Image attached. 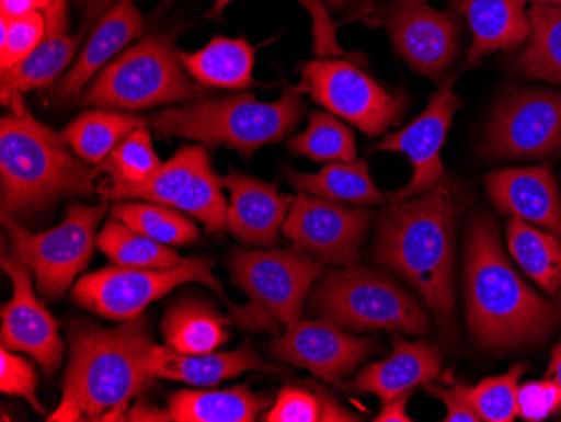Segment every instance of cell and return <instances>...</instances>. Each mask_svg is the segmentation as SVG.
Masks as SVG:
<instances>
[{"instance_id":"cell-1","label":"cell","mask_w":561,"mask_h":422,"mask_svg":"<svg viewBox=\"0 0 561 422\" xmlns=\"http://www.w3.org/2000/svg\"><path fill=\"white\" fill-rule=\"evenodd\" d=\"M456 198L447 185L402 201H390L377 220L371 258L393 271L421 296L436 317L443 339H457L454 264Z\"/></svg>"},{"instance_id":"cell-2","label":"cell","mask_w":561,"mask_h":422,"mask_svg":"<svg viewBox=\"0 0 561 422\" xmlns=\"http://www.w3.org/2000/svg\"><path fill=\"white\" fill-rule=\"evenodd\" d=\"M62 397L50 422L128 421L131 401L147 392L157 377L147 370L151 345L144 315L118 327L72 321Z\"/></svg>"},{"instance_id":"cell-3","label":"cell","mask_w":561,"mask_h":422,"mask_svg":"<svg viewBox=\"0 0 561 422\" xmlns=\"http://www.w3.org/2000/svg\"><path fill=\"white\" fill-rule=\"evenodd\" d=\"M465 300L469 332L486 351L535 345L561 327V305L518 275L486 214L472 217L466 229Z\"/></svg>"},{"instance_id":"cell-4","label":"cell","mask_w":561,"mask_h":422,"mask_svg":"<svg viewBox=\"0 0 561 422\" xmlns=\"http://www.w3.org/2000/svg\"><path fill=\"white\" fill-rule=\"evenodd\" d=\"M12 113L0 122L2 217L30 219L62 198L90 197L96 170L72 152L65 135L34 118L22 94L9 96Z\"/></svg>"},{"instance_id":"cell-5","label":"cell","mask_w":561,"mask_h":422,"mask_svg":"<svg viewBox=\"0 0 561 422\" xmlns=\"http://www.w3.org/2000/svg\"><path fill=\"white\" fill-rule=\"evenodd\" d=\"M305 81L289 87L273 103H263L254 93L202 98L172 106L150 116L153 130L162 137H182L206 147L220 145L249 159L264 145L285 140L305 116Z\"/></svg>"},{"instance_id":"cell-6","label":"cell","mask_w":561,"mask_h":422,"mask_svg":"<svg viewBox=\"0 0 561 422\" xmlns=\"http://www.w3.org/2000/svg\"><path fill=\"white\" fill-rule=\"evenodd\" d=\"M175 39L176 33L153 34L119 53L88 84L81 106L131 113L202 100L207 91L188 75Z\"/></svg>"},{"instance_id":"cell-7","label":"cell","mask_w":561,"mask_h":422,"mask_svg":"<svg viewBox=\"0 0 561 422\" xmlns=\"http://www.w3.org/2000/svg\"><path fill=\"white\" fill-rule=\"evenodd\" d=\"M308 308L348 332H432L427 311L411 293L386 273L358 263L324 271L311 289Z\"/></svg>"},{"instance_id":"cell-8","label":"cell","mask_w":561,"mask_h":422,"mask_svg":"<svg viewBox=\"0 0 561 422\" xmlns=\"http://www.w3.org/2000/svg\"><path fill=\"white\" fill-rule=\"evenodd\" d=\"M227 266L232 283L249 304L231 307V321L248 332L277 333L301 320L311 286L323 275V263L298 250H236Z\"/></svg>"},{"instance_id":"cell-9","label":"cell","mask_w":561,"mask_h":422,"mask_svg":"<svg viewBox=\"0 0 561 422\" xmlns=\"http://www.w3.org/2000/svg\"><path fill=\"white\" fill-rule=\"evenodd\" d=\"M106 204L71 203L61 225L44 232L27 231L19 220L2 217L11 238V254L30 267L37 292L46 300H58L65 295L93 260L94 235L108 210Z\"/></svg>"},{"instance_id":"cell-10","label":"cell","mask_w":561,"mask_h":422,"mask_svg":"<svg viewBox=\"0 0 561 422\" xmlns=\"http://www.w3.org/2000/svg\"><path fill=\"white\" fill-rule=\"evenodd\" d=\"M209 258H191L170 270L108 266L78 280L71 292L72 301L94 315L112 321H126L144 315L145 308L185 283L206 285L226 301V292L213 273Z\"/></svg>"},{"instance_id":"cell-11","label":"cell","mask_w":561,"mask_h":422,"mask_svg":"<svg viewBox=\"0 0 561 422\" xmlns=\"http://www.w3.org/2000/svg\"><path fill=\"white\" fill-rule=\"evenodd\" d=\"M306 91L318 105L352 123L368 137H380L409 109L405 94L392 93L350 61L318 58L302 66Z\"/></svg>"},{"instance_id":"cell-12","label":"cell","mask_w":561,"mask_h":422,"mask_svg":"<svg viewBox=\"0 0 561 422\" xmlns=\"http://www.w3.org/2000/svg\"><path fill=\"white\" fill-rule=\"evenodd\" d=\"M375 213L362 207L298 194L283 223V235L295 248L330 266H348L360 258L362 242Z\"/></svg>"},{"instance_id":"cell-13","label":"cell","mask_w":561,"mask_h":422,"mask_svg":"<svg viewBox=\"0 0 561 422\" xmlns=\"http://www.w3.org/2000/svg\"><path fill=\"white\" fill-rule=\"evenodd\" d=\"M561 150V93L518 90L496 106L486 152L497 159H540Z\"/></svg>"},{"instance_id":"cell-14","label":"cell","mask_w":561,"mask_h":422,"mask_svg":"<svg viewBox=\"0 0 561 422\" xmlns=\"http://www.w3.org/2000/svg\"><path fill=\"white\" fill-rule=\"evenodd\" d=\"M377 352V340L353 335L323 318L296 321L270 345L271 357L306 368L317 379L336 387Z\"/></svg>"},{"instance_id":"cell-15","label":"cell","mask_w":561,"mask_h":422,"mask_svg":"<svg viewBox=\"0 0 561 422\" xmlns=\"http://www.w3.org/2000/svg\"><path fill=\"white\" fill-rule=\"evenodd\" d=\"M380 18L393 52L414 71L440 81L459 46L456 15L436 11L425 0H396L381 9Z\"/></svg>"},{"instance_id":"cell-16","label":"cell","mask_w":561,"mask_h":422,"mask_svg":"<svg viewBox=\"0 0 561 422\" xmlns=\"http://www.w3.org/2000/svg\"><path fill=\"white\" fill-rule=\"evenodd\" d=\"M454 80L456 78H450L440 84L439 90L432 94L427 109L417 118L396 134L386 135L377 145V150L405 153L414 170L409 185L390 194V201L414 197L443 184L446 170L440 150L453 125L454 113L462 105L454 93Z\"/></svg>"},{"instance_id":"cell-17","label":"cell","mask_w":561,"mask_h":422,"mask_svg":"<svg viewBox=\"0 0 561 422\" xmlns=\"http://www.w3.org/2000/svg\"><path fill=\"white\" fill-rule=\"evenodd\" d=\"M2 267L12 282V298L2 307V346L30 354L46 374H55L62 362L65 345L59 337V321L34 293L33 273L14 254L2 256Z\"/></svg>"},{"instance_id":"cell-18","label":"cell","mask_w":561,"mask_h":422,"mask_svg":"<svg viewBox=\"0 0 561 422\" xmlns=\"http://www.w3.org/2000/svg\"><path fill=\"white\" fill-rule=\"evenodd\" d=\"M144 31V15L135 0H118L94 24L90 39L65 77L59 78L49 91L56 106L71 105L83 96L88 83L98 72L115 59L123 47L137 39Z\"/></svg>"},{"instance_id":"cell-19","label":"cell","mask_w":561,"mask_h":422,"mask_svg":"<svg viewBox=\"0 0 561 422\" xmlns=\"http://www.w3.org/2000/svg\"><path fill=\"white\" fill-rule=\"evenodd\" d=\"M393 352L389 358L365 365L358 376L350 383H342L340 389L348 394H374L381 406L402 396L414 392L439 377L443 370V354L437 343L427 340L409 342L402 335H392Z\"/></svg>"},{"instance_id":"cell-20","label":"cell","mask_w":561,"mask_h":422,"mask_svg":"<svg viewBox=\"0 0 561 422\" xmlns=\"http://www.w3.org/2000/svg\"><path fill=\"white\" fill-rule=\"evenodd\" d=\"M484 182L501 213L540 226L561 242V197L550 167L497 170Z\"/></svg>"},{"instance_id":"cell-21","label":"cell","mask_w":561,"mask_h":422,"mask_svg":"<svg viewBox=\"0 0 561 422\" xmlns=\"http://www.w3.org/2000/svg\"><path fill=\"white\" fill-rule=\"evenodd\" d=\"M231 194L226 229L244 246H271L280 242L279 229L291 209V195L279 194L276 184L257 181L241 172L222 178Z\"/></svg>"},{"instance_id":"cell-22","label":"cell","mask_w":561,"mask_h":422,"mask_svg":"<svg viewBox=\"0 0 561 422\" xmlns=\"http://www.w3.org/2000/svg\"><path fill=\"white\" fill-rule=\"evenodd\" d=\"M46 34L24 61L0 71L2 103L14 93L50 87L68 68L80 47L83 34H69L68 0H55L44 11Z\"/></svg>"},{"instance_id":"cell-23","label":"cell","mask_w":561,"mask_h":422,"mask_svg":"<svg viewBox=\"0 0 561 422\" xmlns=\"http://www.w3.org/2000/svg\"><path fill=\"white\" fill-rule=\"evenodd\" d=\"M147 370L157 379L179 380L191 386H216L222 380L234 379L248 370H273L249 343L231 352L209 354H182L170 346H148L145 358Z\"/></svg>"},{"instance_id":"cell-24","label":"cell","mask_w":561,"mask_h":422,"mask_svg":"<svg viewBox=\"0 0 561 422\" xmlns=\"http://www.w3.org/2000/svg\"><path fill=\"white\" fill-rule=\"evenodd\" d=\"M528 0H453V8L468 19L472 33L466 68H474L491 53L513 52L531 34Z\"/></svg>"},{"instance_id":"cell-25","label":"cell","mask_w":561,"mask_h":422,"mask_svg":"<svg viewBox=\"0 0 561 422\" xmlns=\"http://www.w3.org/2000/svg\"><path fill=\"white\" fill-rule=\"evenodd\" d=\"M270 394L248 386L224 390H176L167 401V419L173 422H254L273 406Z\"/></svg>"},{"instance_id":"cell-26","label":"cell","mask_w":561,"mask_h":422,"mask_svg":"<svg viewBox=\"0 0 561 422\" xmlns=\"http://www.w3.org/2000/svg\"><path fill=\"white\" fill-rule=\"evenodd\" d=\"M188 75L202 87L245 90L252 77L254 47L244 37H214L195 53H179Z\"/></svg>"},{"instance_id":"cell-27","label":"cell","mask_w":561,"mask_h":422,"mask_svg":"<svg viewBox=\"0 0 561 422\" xmlns=\"http://www.w3.org/2000/svg\"><path fill=\"white\" fill-rule=\"evenodd\" d=\"M286 179L299 194L355 204V206H381L389 203L390 194H381L371 181L365 160L331 162L317 173H299L285 169Z\"/></svg>"},{"instance_id":"cell-28","label":"cell","mask_w":561,"mask_h":422,"mask_svg":"<svg viewBox=\"0 0 561 422\" xmlns=\"http://www.w3.org/2000/svg\"><path fill=\"white\" fill-rule=\"evenodd\" d=\"M231 318L220 317L214 305L184 298L167 310L162 320L165 345L182 354H209L229 340Z\"/></svg>"},{"instance_id":"cell-29","label":"cell","mask_w":561,"mask_h":422,"mask_svg":"<svg viewBox=\"0 0 561 422\" xmlns=\"http://www.w3.org/2000/svg\"><path fill=\"white\" fill-rule=\"evenodd\" d=\"M506 235L507 248L522 270L561 305V242L557 236L516 217L507 223Z\"/></svg>"},{"instance_id":"cell-30","label":"cell","mask_w":561,"mask_h":422,"mask_svg":"<svg viewBox=\"0 0 561 422\" xmlns=\"http://www.w3.org/2000/svg\"><path fill=\"white\" fill-rule=\"evenodd\" d=\"M145 123L140 116L118 110H87L62 132L76 156L90 166L103 162L113 148Z\"/></svg>"},{"instance_id":"cell-31","label":"cell","mask_w":561,"mask_h":422,"mask_svg":"<svg viewBox=\"0 0 561 422\" xmlns=\"http://www.w3.org/2000/svg\"><path fill=\"white\" fill-rule=\"evenodd\" d=\"M206 152V145H184L176 150L175 156L169 162L162 163V167L144 184L131 185V187L119 189V191L98 189L101 201H105V203L147 201V203L173 207L184 194L198 160Z\"/></svg>"},{"instance_id":"cell-32","label":"cell","mask_w":561,"mask_h":422,"mask_svg":"<svg viewBox=\"0 0 561 422\" xmlns=\"http://www.w3.org/2000/svg\"><path fill=\"white\" fill-rule=\"evenodd\" d=\"M529 21L531 34L516 66L533 80L561 83V8L533 4Z\"/></svg>"},{"instance_id":"cell-33","label":"cell","mask_w":561,"mask_h":422,"mask_svg":"<svg viewBox=\"0 0 561 422\" xmlns=\"http://www.w3.org/2000/svg\"><path fill=\"white\" fill-rule=\"evenodd\" d=\"M112 217L123 225L165 246L194 244L201 238L194 220L175 207L147 201H116Z\"/></svg>"},{"instance_id":"cell-34","label":"cell","mask_w":561,"mask_h":422,"mask_svg":"<svg viewBox=\"0 0 561 422\" xmlns=\"http://www.w3.org/2000/svg\"><path fill=\"white\" fill-rule=\"evenodd\" d=\"M264 422H356L362 415L314 383L288 384L277 392L276 402L263 414Z\"/></svg>"},{"instance_id":"cell-35","label":"cell","mask_w":561,"mask_h":422,"mask_svg":"<svg viewBox=\"0 0 561 422\" xmlns=\"http://www.w3.org/2000/svg\"><path fill=\"white\" fill-rule=\"evenodd\" d=\"M96 246L116 266L170 270L184 261L172 246L160 244L115 217L106 220L105 228L96 236Z\"/></svg>"},{"instance_id":"cell-36","label":"cell","mask_w":561,"mask_h":422,"mask_svg":"<svg viewBox=\"0 0 561 422\" xmlns=\"http://www.w3.org/2000/svg\"><path fill=\"white\" fill-rule=\"evenodd\" d=\"M160 167L162 162L153 150L150 130L145 122L130 135H126L94 170L96 173H106L112 181V184L101 189L119 191V189L144 184Z\"/></svg>"},{"instance_id":"cell-37","label":"cell","mask_w":561,"mask_h":422,"mask_svg":"<svg viewBox=\"0 0 561 422\" xmlns=\"http://www.w3.org/2000/svg\"><path fill=\"white\" fill-rule=\"evenodd\" d=\"M289 152L313 162H353L358 159L355 135L331 112L311 113L308 128L288 140Z\"/></svg>"},{"instance_id":"cell-38","label":"cell","mask_w":561,"mask_h":422,"mask_svg":"<svg viewBox=\"0 0 561 422\" xmlns=\"http://www.w3.org/2000/svg\"><path fill=\"white\" fill-rule=\"evenodd\" d=\"M222 187V178L214 170L209 152H206L198 160L187 189L173 207L201 220L210 235L222 232L229 209Z\"/></svg>"},{"instance_id":"cell-39","label":"cell","mask_w":561,"mask_h":422,"mask_svg":"<svg viewBox=\"0 0 561 422\" xmlns=\"http://www.w3.org/2000/svg\"><path fill=\"white\" fill-rule=\"evenodd\" d=\"M528 370L529 364L519 362L503 376L488 377L476 387L466 386L469 404L481 421H515L518 415V384Z\"/></svg>"},{"instance_id":"cell-40","label":"cell","mask_w":561,"mask_h":422,"mask_svg":"<svg viewBox=\"0 0 561 422\" xmlns=\"http://www.w3.org/2000/svg\"><path fill=\"white\" fill-rule=\"evenodd\" d=\"M46 34V15L41 11L18 18H0V69L14 68L36 49Z\"/></svg>"},{"instance_id":"cell-41","label":"cell","mask_w":561,"mask_h":422,"mask_svg":"<svg viewBox=\"0 0 561 422\" xmlns=\"http://www.w3.org/2000/svg\"><path fill=\"white\" fill-rule=\"evenodd\" d=\"M236 0H216L210 9L209 18L219 19L227 5H231ZM306 11L310 12L313 21V53L318 58H343L348 53L340 46L336 37V24L331 21L330 12L323 0H298Z\"/></svg>"},{"instance_id":"cell-42","label":"cell","mask_w":561,"mask_h":422,"mask_svg":"<svg viewBox=\"0 0 561 422\" xmlns=\"http://www.w3.org/2000/svg\"><path fill=\"white\" fill-rule=\"evenodd\" d=\"M37 374L34 365L21 355H14L5 346L0 349V390L8 396L22 397L33 406L34 411L44 414L37 399Z\"/></svg>"},{"instance_id":"cell-43","label":"cell","mask_w":561,"mask_h":422,"mask_svg":"<svg viewBox=\"0 0 561 422\" xmlns=\"http://www.w3.org/2000/svg\"><path fill=\"white\" fill-rule=\"evenodd\" d=\"M561 414V387L550 377L529 380L518 387V415L528 422H541Z\"/></svg>"},{"instance_id":"cell-44","label":"cell","mask_w":561,"mask_h":422,"mask_svg":"<svg viewBox=\"0 0 561 422\" xmlns=\"http://www.w3.org/2000/svg\"><path fill=\"white\" fill-rule=\"evenodd\" d=\"M425 392L436 397L447 406L446 422H479L481 418L476 414L474 409L469 404L468 396H466V384L453 383L450 389L437 386V384H425Z\"/></svg>"},{"instance_id":"cell-45","label":"cell","mask_w":561,"mask_h":422,"mask_svg":"<svg viewBox=\"0 0 561 422\" xmlns=\"http://www.w3.org/2000/svg\"><path fill=\"white\" fill-rule=\"evenodd\" d=\"M414 392H405L402 396H397L392 401L387 402L381 409L380 414L374 419L375 422H411L414 419L411 415H407L405 406L407 401L411 399Z\"/></svg>"},{"instance_id":"cell-46","label":"cell","mask_w":561,"mask_h":422,"mask_svg":"<svg viewBox=\"0 0 561 422\" xmlns=\"http://www.w3.org/2000/svg\"><path fill=\"white\" fill-rule=\"evenodd\" d=\"M55 0H0L2 15L5 18H18L27 12L46 11Z\"/></svg>"},{"instance_id":"cell-47","label":"cell","mask_w":561,"mask_h":422,"mask_svg":"<svg viewBox=\"0 0 561 422\" xmlns=\"http://www.w3.org/2000/svg\"><path fill=\"white\" fill-rule=\"evenodd\" d=\"M84 2V21L81 26V34H87L93 24L100 21L101 15L105 14L108 9L118 2V0H83Z\"/></svg>"},{"instance_id":"cell-48","label":"cell","mask_w":561,"mask_h":422,"mask_svg":"<svg viewBox=\"0 0 561 422\" xmlns=\"http://www.w3.org/2000/svg\"><path fill=\"white\" fill-rule=\"evenodd\" d=\"M545 377H550L561 387V340L551 349L550 367Z\"/></svg>"},{"instance_id":"cell-49","label":"cell","mask_w":561,"mask_h":422,"mask_svg":"<svg viewBox=\"0 0 561 422\" xmlns=\"http://www.w3.org/2000/svg\"><path fill=\"white\" fill-rule=\"evenodd\" d=\"M370 2L371 0H355L356 18H364V15L367 14V12L371 11Z\"/></svg>"},{"instance_id":"cell-50","label":"cell","mask_w":561,"mask_h":422,"mask_svg":"<svg viewBox=\"0 0 561 422\" xmlns=\"http://www.w3.org/2000/svg\"><path fill=\"white\" fill-rule=\"evenodd\" d=\"M533 4L553 5V8H561V0H531Z\"/></svg>"},{"instance_id":"cell-51","label":"cell","mask_w":561,"mask_h":422,"mask_svg":"<svg viewBox=\"0 0 561 422\" xmlns=\"http://www.w3.org/2000/svg\"><path fill=\"white\" fill-rule=\"evenodd\" d=\"M331 8H342L345 4V0H327Z\"/></svg>"}]
</instances>
